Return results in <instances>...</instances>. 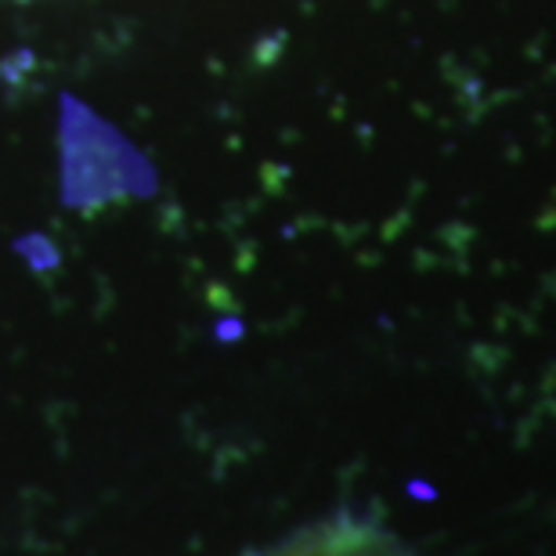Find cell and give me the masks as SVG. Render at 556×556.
<instances>
[{"label": "cell", "instance_id": "obj_1", "mask_svg": "<svg viewBox=\"0 0 556 556\" xmlns=\"http://www.w3.org/2000/svg\"><path fill=\"white\" fill-rule=\"evenodd\" d=\"M62 166L65 199L73 206L113 203L119 195H141L152 188V170L141 155L73 98H65L62 116Z\"/></svg>", "mask_w": 556, "mask_h": 556}, {"label": "cell", "instance_id": "obj_2", "mask_svg": "<svg viewBox=\"0 0 556 556\" xmlns=\"http://www.w3.org/2000/svg\"><path fill=\"white\" fill-rule=\"evenodd\" d=\"M261 556H413L402 542H394L383 528L340 520V525L311 528L304 535L289 539L286 546Z\"/></svg>", "mask_w": 556, "mask_h": 556}]
</instances>
